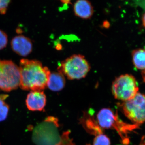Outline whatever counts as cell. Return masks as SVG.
<instances>
[{
    "label": "cell",
    "instance_id": "7c38bea8",
    "mask_svg": "<svg viewBox=\"0 0 145 145\" xmlns=\"http://www.w3.org/2000/svg\"><path fill=\"white\" fill-rule=\"evenodd\" d=\"M133 61L135 67L138 69H145V50L137 49L132 52Z\"/></svg>",
    "mask_w": 145,
    "mask_h": 145
},
{
    "label": "cell",
    "instance_id": "30bf717a",
    "mask_svg": "<svg viewBox=\"0 0 145 145\" xmlns=\"http://www.w3.org/2000/svg\"><path fill=\"white\" fill-rule=\"evenodd\" d=\"M74 13L76 16L83 19H90L93 13V8L90 2L86 0H79L74 4Z\"/></svg>",
    "mask_w": 145,
    "mask_h": 145
},
{
    "label": "cell",
    "instance_id": "ba28073f",
    "mask_svg": "<svg viewBox=\"0 0 145 145\" xmlns=\"http://www.w3.org/2000/svg\"><path fill=\"white\" fill-rule=\"evenodd\" d=\"M11 47L16 54L22 57H26L31 53L33 46L29 38L23 35H18L11 40Z\"/></svg>",
    "mask_w": 145,
    "mask_h": 145
},
{
    "label": "cell",
    "instance_id": "52a82bcc",
    "mask_svg": "<svg viewBox=\"0 0 145 145\" xmlns=\"http://www.w3.org/2000/svg\"><path fill=\"white\" fill-rule=\"evenodd\" d=\"M121 106L125 115L135 124L145 123V95L138 92L132 99L124 102Z\"/></svg>",
    "mask_w": 145,
    "mask_h": 145
},
{
    "label": "cell",
    "instance_id": "5bb4252c",
    "mask_svg": "<svg viewBox=\"0 0 145 145\" xmlns=\"http://www.w3.org/2000/svg\"><path fill=\"white\" fill-rule=\"evenodd\" d=\"M110 142L109 138L102 133L96 135L93 140V145H110Z\"/></svg>",
    "mask_w": 145,
    "mask_h": 145
},
{
    "label": "cell",
    "instance_id": "2e32d148",
    "mask_svg": "<svg viewBox=\"0 0 145 145\" xmlns=\"http://www.w3.org/2000/svg\"><path fill=\"white\" fill-rule=\"evenodd\" d=\"M10 2L9 0H0V13L4 15L7 12L8 5Z\"/></svg>",
    "mask_w": 145,
    "mask_h": 145
},
{
    "label": "cell",
    "instance_id": "9a60e30c",
    "mask_svg": "<svg viewBox=\"0 0 145 145\" xmlns=\"http://www.w3.org/2000/svg\"><path fill=\"white\" fill-rule=\"evenodd\" d=\"M8 36L4 31L0 29V50L4 49L7 45Z\"/></svg>",
    "mask_w": 145,
    "mask_h": 145
},
{
    "label": "cell",
    "instance_id": "3957f363",
    "mask_svg": "<svg viewBox=\"0 0 145 145\" xmlns=\"http://www.w3.org/2000/svg\"><path fill=\"white\" fill-rule=\"evenodd\" d=\"M97 119L101 127L107 129H112L117 131L125 145L128 144L129 142L127 133L138 127L137 125L129 124L122 121L117 114L110 108L101 109L97 114Z\"/></svg>",
    "mask_w": 145,
    "mask_h": 145
},
{
    "label": "cell",
    "instance_id": "9c48e42d",
    "mask_svg": "<svg viewBox=\"0 0 145 145\" xmlns=\"http://www.w3.org/2000/svg\"><path fill=\"white\" fill-rule=\"evenodd\" d=\"M46 103V96L43 91H31L27 96V107L31 111H42Z\"/></svg>",
    "mask_w": 145,
    "mask_h": 145
},
{
    "label": "cell",
    "instance_id": "277c9868",
    "mask_svg": "<svg viewBox=\"0 0 145 145\" xmlns=\"http://www.w3.org/2000/svg\"><path fill=\"white\" fill-rule=\"evenodd\" d=\"M90 66L85 57L81 54H74L61 63L59 72L70 80L85 78L89 72Z\"/></svg>",
    "mask_w": 145,
    "mask_h": 145
},
{
    "label": "cell",
    "instance_id": "6da1fadb",
    "mask_svg": "<svg viewBox=\"0 0 145 145\" xmlns=\"http://www.w3.org/2000/svg\"><path fill=\"white\" fill-rule=\"evenodd\" d=\"M20 88L24 90L42 91L47 86L50 74L49 69L36 60L20 61Z\"/></svg>",
    "mask_w": 145,
    "mask_h": 145
},
{
    "label": "cell",
    "instance_id": "ac0fdd59",
    "mask_svg": "<svg viewBox=\"0 0 145 145\" xmlns=\"http://www.w3.org/2000/svg\"><path fill=\"white\" fill-rule=\"evenodd\" d=\"M140 145H145V142H143L142 143V144H141Z\"/></svg>",
    "mask_w": 145,
    "mask_h": 145
},
{
    "label": "cell",
    "instance_id": "4fadbf2b",
    "mask_svg": "<svg viewBox=\"0 0 145 145\" xmlns=\"http://www.w3.org/2000/svg\"><path fill=\"white\" fill-rule=\"evenodd\" d=\"M8 96L7 94H0V122L5 121L8 116L9 106L5 100Z\"/></svg>",
    "mask_w": 145,
    "mask_h": 145
},
{
    "label": "cell",
    "instance_id": "7a4b0ae2",
    "mask_svg": "<svg viewBox=\"0 0 145 145\" xmlns=\"http://www.w3.org/2000/svg\"><path fill=\"white\" fill-rule=\"evenodd\" d=\"M58 120L54 117H48L34 129L32 140L36 145H71L68 133L60 136Z\"/></svg>",
    "mask_w": 145,
    "mask_h": 145
},
{
    "label": "cell",
    "instance_id": "e0dca14e",
    "mask_svg": "<svg viewBox=\"0 0 145 145\" xmlns=\"http://www.w3.org/2000/svg\"><path fill=\"white\" fill-rule=\"evenodd\" d=\"M142 22L143 25L145 27V13L143 15V18H142Z\"/></svg>",
    "mask_w": 145,
    "mask_h": 145
},
{
    "label": "cell",
    "instance_id": "d6986e66",
    "mask_svg": "<svg viewBox=\"0 0 145 145\" xmlns=\"http://www.w3.org/2000/svg\"></svg>",
    "mask_w": 145,
    "mask_h": 145
},
{
    "label": "cell",
    "instance_id": "5b68a950",
    "mask_svg": "<svg viewBox=\"0 0 145 145\" xmlns=\"http://www.w3.org/2000/svg\"><path fill=\"white\" fill-rule=\"evenodd\" d=\"M19 67L12 61L0 60V89L9 92L20 86Z\"/></svg>",
    "mask_w": 145,
    "mask_h": 145
},
{
    "label": "cell",
    "instance_id": "8992f818",
    "mask_svg": "<svg viewBox=\"0 0 145 145\" xmlns=\"http://www.w3.org/2000/svg\"><path fill=\"white\" fill-rule=\"evenodd\" d=\"M138 90L135 78L128 74L121 75L116 78L112 86V91L114 98L124 102L134 98Z\"/></svg>",
    "mask_w": 145,
    "mask_h": 145
},
{
    "label": "cell",
    "instance_id": "8fae6325",
    "mask_svg": "<svg viewBox=\"0 0 145 145\" xmlns=\"http://www.w3.org/2000/svg\"><path fill=\"white\" fill-rule=\"evenodd\" d=\"M65 84L64 76L59 72H55L50 73L47 86L52 91H58L63 89Z\"/></svg>",
    "mask_w": 145,
    "mask_h": 145
}]
</instances>
